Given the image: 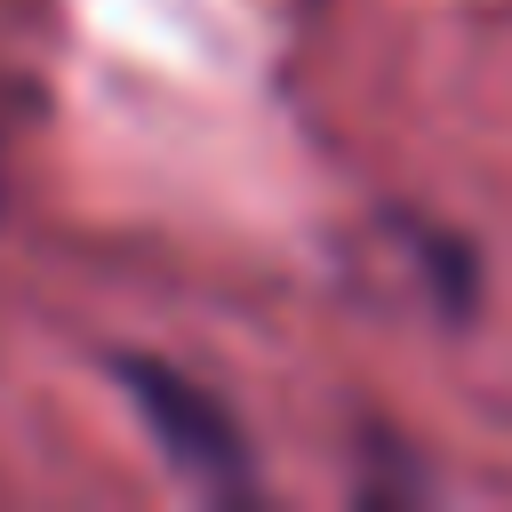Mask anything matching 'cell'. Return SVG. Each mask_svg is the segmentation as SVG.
Returning <instances> with one entry per match:
<instances>
[{
  "mask_svg": "<svg viewBox=\"0 0 512 512\" xmlns=\"http://www.w3.org/2000/svg\"><path fill=\"white\" fill-rule=\"evenodd\" d=\"M112 376H120L128 408L152 424L160 456H168L184 480H200L208 496H256L248 432H240V416H232L208 384H192L184 368H168V360H152V352H120Z\"/></svg>",
  "mask_w": 512,
  "mask_h": 512,
  "instance_id": "6da1fadb",
  "label": "cell"
}]
</instances>
